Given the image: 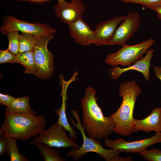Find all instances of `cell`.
Returning a JSON list of instances; mask_svg holds the SVG:
<instances>
[{
  "instance_id": "5b68a950",
  "label": "cell",
  "mask_w": 161,
  "mask_h": 161,
  "mask_svg": "<svg viewBox=\"0 0 161 161\" xmlns=\"http://www.w3.org/2000/svg\"><path fill=\"white\" fill-rule=\"evenodd\" d=\"M155 40L151 38L139 44L132 45L125 44L117 52L109 54L106 57V64L115 66L118 65L129 66L142 58Z\"/></svg>"
},
{
  "instance_id": "7a4b0ae2",
  "label": "cell",
  "mask_w": 161,
  "mask_h": 161,
  "mask_svg": "<svg viewBox=\"0 0 161 161\" xmlns=\"http://www.w3.org/2000/svg\"><path fill=\"white\" fill-rule=\"evenodd\" d=\"M5 120L0 129V136L24 142L45 129L47 122L42 115L35 116L5 111Z\"/></svg>"
},
{
  "instance_id": "52a82bcc",
  "label": "cell",
  "mask_w": 161,
  "mask_h": 161,
  "mask_svg": "<svg viewBox=\"0 0 161 161\" xmlns=\"http://www.w3.org/2000/svg\"><path fill=\"white\" fill-rule=\"evenodd\" d=\"M35 142L43 143L58 148L72 147L78 149L80 147L75 140H72L67 135L63 126L57 122L36 135L27 145Z\"/></svg>"
},
{
  "instance_id": "2e32d148",
  "label": "cell",
  "mask_w": 161,
  "mask_h": 161,
  "mask_svg": "<svg viewBox=\"0 0 161 161\" xmlns=\"http://www.w3.org/2000/svg\"><path fill=\"white\" fill-rule=\"evenodd\" d=\"M30 98L28 96L15 98L12 103L6 107L5 111L15 113L35 115L36 112L30 106Z\"/></svg>"
},
{
  "instance_id": "83f0119b",
  "label": "cell",
  "mask_w": 161,
  "mask_h": 161,
  "mask_svg": "<svg viewBox=\"0 0 161 161\" xmlns=\"http://www.w3.org/2000/svg\"><path fill=\"white\" fill-rule=\"evenodd\" d=\"M153 68L155 75L160 79L161 82V66H153Z\"/></svg>"
},
{
  "instance_id": "4316f807",
  "label": "cell",
  "mask_w": 161,
  "mask_h": 161,
  "mask_svg": "<svg viewBox=\"0 0 161 161\" xmlns=\"http://www.w3.org/2000/svg\"><path fill=\"white\" fill-rule=\"evenodd\" d=\"M15 98L8 95L0 93V104L7 106L10 105L13 101Z\"/></svg>"
},
{
  "instance_id": "f1b7e54d",
  "label": "cell",
  "mask_w": 161,
  "mask_h": 161,
  "mask_svg": "<svg viewBox=\"0 0 161 161\" xmlns=\"http://www.w3.org/2000/svg\"><path fill=\"white\" fill-rule=\"evenodd\" d=\"M19 1H28L36 3H41L49 1L51 0H17ZM58 2L66 1V0H56Z\"/></svg>"
},
{
  "instance_id": "30bf717a",
  "label": "cell",
  "mask_w": 161,
  "mask_h": 161,
  "mask_svg": "<svg viewBox=\"0 0 161 161\" xmlns=\"http://www.w3.org/2000/svg\"><path fill=\"white\" fill-rule=\"evenodd\" d=\"M140 24V17L136 11L129 12L125 19L117 27L112 39L108 43V45L123 46L136 32Z\"/></svg>"
},
{
  "instance_id": "8992f818",
  "label": "cell",
  "mask_w": 161,
  "mask_h": 161,
  "mask_svg": "<svg viewBox=\"0 0 161 161\" xmlns=\"http://www.w3.org/2000/svg\"><path fill=\"white\" fill-rule=\"evenodd\" d=\"M54 34L37 38L33 49L36 76L42 79L50 78L54 71V55L47 47L48 42L54 38Z\"/></svg>"
},
{
  "instance_id": "484cf974",
  "label": "cell",
  "mask_w": 161,
  "mask_h": 161,
  "mask_svg": "<svg viewBox=\"0 0 161 161\" xmlns=\"http://www.w3.org/2000/svg\"><path fill=\"white\" fill-rule=\"evenodd\" d=\"M0 136V156L9 155L7 138Z\"/></svg>"
},
{
  "instance_id": "603a6c76",
  "label": "cell",
  "mask_w": 161,
  "mask_h": 161,
  "mask_svg": "<svg viewBox=\"0 0 161 161\" xmlns=\"http://www.w3.org/2000/svg\"><path fill=\"white\" fill-rule=\"evenodd\" d=\"M144 159L149 161H161V151L157 148L148 150L145 149L139 153Z\"/></svg>"
},
{
  "instance_id": "d4e9b609",
  "label": "cell",
  "mask_w": 161,
  "mask_h": 161,
  "mask_svg": "<svg viewBox=\"0 0 161 161\" xmlns=\"http://www.w3.org/2000/svg\"><path fill=\"white\" fill-rule=\"evenodd\" d=\"M126 3L139 4L150 9L154 7L161 5V0H120Z\"/></svg>"
},
{
  "instance_id": "4fadbf2b",
  "label": "cell",
  "mask_w": 161,
  "mask_h": 161,
  "mask_svg": "<svg viewBox=\"0 0 161 161\" xmlns=\"http://www.w3.org/2000/svg\"><path fill=\"white\" fill-rule=\"evenodd\" d=\"M67 24L71 37L77 44L86 46L94 44V30H92L82 18Z\"/></svg>"
},
{
  "instance_id": "7402d4cb",
  "label": "cell",
  "mask_w": 161,
  "mask_h": 161,
  "mask_svg": "<svg viewBox=\"0 0 161 161\" xmlns=\"http://www.w3.org/2000/svg\"><path fill=\"white\" fill-rule=\"evenodd\" d=\"M7 35L9 41L8 49L15 54L18 53L20 34L16 30H11L9 31Z\"/></svg>"
},
{
  "instance_id": "d6986e66",
  "label": "cell",
  "mask_w": 161,
  "mask_h": 161,
  "mask_svg": "<svg viewBox=\"0 0 161 161\" xmlns=\"http://www.w3.org/2000/svg\"><path fill=\"white\" fill-rule=\"evenodd\" d=\"M62 102L61 107L55 111L56 115L58 117L57 122L63 126L66 130L69 132V138L75 141L78 137L77 132L68 123L66 114V101H63Z\"/></svg>"
},
{
  "instance_id": "7c38bea8",
  "label": "cell",
  "mask_w": 161,
  "mask_h": 161,
  "mask_svg": "<svg viewBox=\"0 0 161 161\" xmlns=\"http://www.w3.org/2000/svg\"><path fill=\"white\" fill-rule=\"evenodd\" d=\"M126 16H119L105 21L97 24L94 30V44L97 46L107 45L112 39L117 26L126 18Z\"/></svg>"
},
{
  "instance_id": "9c48e42d",
  "label": "cell",
  "mask_w": 161,
  "mask_h": 161,
  "mask_svg": "<svg viewBox=\"0 0 161 161\" xmlns=\"http://www.w3.org/2000/svg\"><path fill=\"white\" fill-rule=\"evenodd\" d=\"M161 143V132H156L153 136L143 140L131 142L126 141L123 137L114 140L106 138L104 145L106 147L125 153H139L153 144Z\"/></svg>"
},
{
  "instance_id": "8fae6325",
  "label": "cell",
  "mask_w": 161,
  "mask_h": 161,
  "mask_svg": "<svg viewBox=\"0 0 161 161\" xmlns=\"http://www.w3.org/2000/svg\"><path fill=\"white\" fill-rule=\"evenodd\" d=\"M58 2L54 6L56 16L63 23L68 24L79 19L82 18L85 9L82 0H70Z\"/></svg>"
},
{
  "instance_id": "9a60e30c",
  "label": "cell",
  "mask_w": 161,
  "mask_h": 161,
  "mask_svg": "<svg viewBox=\"0 0 161 161\" xmlns=\"http://www.w3.org/2000/svg\"><path fill=\"white\" fill-rule=\"evenodd\" d=\"M134 132L142 131L147 133L154 131L161 132V107L153 109L150 114L141 120L134 119Z\"/></svg>"
},
{
  "instance_id": "ffe728a7",
  "label": "cell",
  "mask_w": 161,
  "mask_h": 161,
  "mask_svg": "<svg viewBox=\"0 0 161 161\" xmlns=\"http://www.w3.org/2000/svg\"><path fill=\"white\" fill-rule=\"evenodd\" d=\"M37 37L29 34L22 33L20 34L18 53H22L33 50Z\"/></svg>"
},
{
  "instance_id": "277c9868",
  "label": "cell",
  "mask_w": 161,
  "mask_h": 161,
  "mask_svg": "<svg viewBox=\"0 0 161 161\" xmlns=\"http://www.w3.org/2000/svg\"><path fill=\"white\" fill-rule=\"evenodd\" d=\"M71 112L77 121L76 123L72 117L69 118V121L72 124L76 126L80 131L83 139L82 146L78 149H75L71 147V149L65 156L66 158L71 156L75 161H78L84 154L93 152L97 154L106 161H132L131 157H124L119 156L120 152L113 149H107L103 148L100 140L95 139L90 136L87 137L85 132V129L82 127L80 118L78 112L72 110Z\"/></svg>"
},
{
  "instance_id": "3957f363",
  "label": "cell",
  "mask_w": 161,
  "mask_h": 161,
  "mask_svg": "<svg viewBox=\"0 0 161 161\" xmlns=\"http://www.w3.org/2000/svg\"><path fill=\"white\" fill-rule=\"evenodd\" d=\"M141 92L135 80L120 84L119 94L122 102L117 110L110 115L114 123V132L121 136H129L134 131V110L137 97Z\"/></svg>"
},
{
  "instance_id": "6da1fadb",
  "label": "cell",
  "mask_w": 161,
  "mask_h": 161,
  "mask_svg": "<svg viewBox=\"0 0 161 161\" xmlns=\"http://www.w3.org/2000/svg\"><path fill=\"white\" fill-rule=\"evenodd\" d=\"M97 91L93 88H86L81 100L82 125L88 135L95 139L109 137L113 132L114 123L110 116L105 117L97 102Z\"/></svg>"
},
{
  "instance_id": "44dd1931",
  "label": "cell",
  "mask_w": 161,
  "mask_h": 161,
  "mask_svg": "<svg viewBox=\"0 0 161 161\" xmlns=\"http://www.w3.org/2000/svg\"><path fill=\"white\" fill-rule=\"evenodd\" d=\"M17 139L7 138L9 155L11 161H29L30 160L18 151L17 146Z\"/></svg>"
},
{
  "instance_id": "ac0fdd59",
  "label": "cell",
  "mask_w": 161,
  "mask_h": 161,
  "mask_svg": "<svg viewBox=\"0 0 161 161\" xmlns=\"http://www.w3.org/2000/svg\"><path fill=\"white\" fill-rule=\"evenodd\" d=\"M18 63L22 65L24 67V72L29 74L36 75L33 50L16 54Z\"/></svg>"
},
{
  "instance_id": "e0dca14e",
  "label": "cell",
  "mask_w": 161,
  "mask_h": 161,
  "mask_svg": "<svg viewBox=\"0 0 161 161\" xmlns=\"http://www.w3.org/2000/svg\"><path fill=\"white\" fill-rule=\"evenodd\" d=\"M32 144L36 147L41 153L44 161H65L60 155L58 150L45 144L34 143Z\"/></svg>"
},
{
  "instance_id": "5bb4252c",
  "label": "cell",
  "mask_w": 161,
  "mask_h": 161,
  "mask_svg": "<svg viewBox=\"0 0 161 161\" xmlns=\"http://www.w3.org/2000/svg\"><path fill=\"white\" fill-rule=\"evenodd\" d=\"M154 52L153 49H149L144 57L138 60L133 65L126 68H121L114 66L111 68L109 72L111 78L117 79L123 73L130 70H134L141 72L144 76L146 81H148L150 79V62Z\"/></svg>"
},
{
  "instance_id": "ba28073f",
  "label": "cell",
  "mask_w": 161,
  "mask_h": 161,
  "mask_svg": "<svg viewBox=\"0 0 161 161\" xmlns=\"http://www.w3.org/2000/svg\"><path fill=\"white\" fill-rule=\"evenodd\" d=\"M4 22L0 28L1 33L6 35L10 31L16 30L22 33L33 35L37 38L55 33V29L45 23H30L7 15L5 18Z\"/></svg>"
},
{
  "instance_id": "cb8c5ba5",
  "label": "cell",
  "mask_w": 161,
  "mask_h": 161,
  "mask_svg": "<svg viewBox=\"0 0 161 161\" xmlns=\"http://www.w3.org/2000/svg\"><path fill=\"white\" fill-rule=\"evenodd\" d=\"M7 63L11 64L18 63L16 54H13L8 48L0 51V64Z\"/></svg>"
},
{
  "instance_id": "f546056e",
  "label": "cell",
  "mask_w": 161,
  "mask_h": 161,
  "mask_svg": "<svg viewBox=\"0 0 161 161\" xmlns=\"http://www.w3.org/2000/svg\"><path fill=\"white\" fill-rule=\"evenodd\" d=\"M151 10L157 13L158 17L161 20V5L154 7Z\"/></svg>"
}]
</instances>
